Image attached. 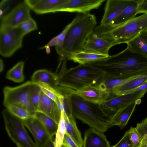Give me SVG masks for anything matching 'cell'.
I'll list each match as a JSON object with an SVG mask.
<instances>
[{"instance_id":"cell-1","label":"cell","mask_w":147,"mask_h":147,"mask_svg":"<svg viewBox=\"0 0 147 147\" xmlns=\"http://www.w3.org/2000/svg\"><path fill=\"white\" fill-rule=\"evenodd\" d=\"M90 64L111 78H126L147 70V58L128 46L120 53Z\"/></svg>"},{"instance_id":"cell-2","label":"cell","mask_w":147,"mask_h":147,"mask_svg":"<svg viewBox=\"0 0 147 147\" xmlns=\"http://www.w3.org/2000/svg\"><path fill=\"white\" fill-rule=\"evenodd\" d=\"M59 86L77 90L84 87L98 84L104 76L99 69L90 64H79L69 69L66 67L67 59L60 57Z\"/></svg>"},{"instance_id":"cell-3","label":"cell","mask_w":147,"mask_h":147,"mask_svg":"<svg viewBox=\"0 0 147 147\" xmlns=\"http://www.w3.org/2000/svg\"><path fill=\"white\" fill-rule=\"evenodd\" d=\"M147 29V13L136 17L125 24L117 26L100 24L93 33L100 38L108 40L113 46L127 44L141 32Z\"/></svg>"},{"instance_id":"cell-4","label":"cell","mask_w":147,"mask_h":147,"mask_svg":"<svg viewBox=\"0 0 147 147\" xmlns=\"http://www.w3.org/2000/svg\"><path fill=\"white\" fill-rule=\"evenodd\" d=\"M96 24L94 15L90 13L82 14L68 31L60 57L68 59L71 55L82 51L86 40L93 32Z\"/></svg>"},{"instance_id":"cell-5","label":"cell","mask_w":147,"mask_h":147,"mask_svg":"<svg viewBox=\"0 0 147 147\" xmlns=\"http://www.w3.org/2000/svg\"><path fill=\"white\" fill-rule=\"evenodd\" d=\"M72 114L90 128L104 133L111 127V117L106 115L99 105L87 101L76 94L71 97Z\"/></svg>"},{"instance_id":"cell-6","label":"cell","mask_w":147,"mask_h":147,"mask_svg":"<svg viewBox=\"0 0 147 147\" xmlns=\"http://www.w3.org/2000/svg\"><path fill=\"white\" fill-rule=\"evenodd\" d=\"M5 129L12 141L21 147H38L29 135L23 120L12 114L6 109L2 112Z\"/></svg>"},{"instance_id":"cell-7","label":"cell","mask_w":147,"mask_h":147,"mask_svg":"<svg viewBox=\"0 0 147 147\" xmlns=\"http://www.w3.org/2000/svg\"><path fill=\"white\" fill-rule=\"evenodd\" d=\"M34 83L28 81L17 86H6L3 89V104L6 108L12 105L21 108L34 115L36 111L29 98L30 90Z\"/></svg>"},{"instance_id":"cell-8","label":"cell","mask_w":147,"mask_h":147,"mask_svg":"<svg viewBox=\"0 0 147 147\" xmlns=\"http://www.w3.org/2000/svg\"><path fill=\"white\" fill-rule=\"evenodd\" d=\"M24 36L18 27H0V55L5 57L12 56L22 47Z\"/></svg>"},{"instance_id":"cell-9","label":"cell","mask_w":147,"mask_h":147,"mask_svg":"<svg viewBox=\"0 0 147 147\" xmlns=\"http://www.w3.org/2000/svg\"><path fill=\"white\" fill-rule=\"evenodd\" d=\"M146 92H135L118 96L111 94L99 106L106 115L111 117L122 108L136 100L141 99Z\"/></svg>"},{"instance_id":"cell-10","label":"cell","mask_w":147,"mask_h":147,"mask_svg":"<svg viewBox=\"0 0 147 147\" xmlns=\"http://www.w3.org/2000/svg\"><path fill=\"white\" fill-rule=\"evenodd\" d=\"M31 17L30 9L24 1L1 18L0 27H16Z\"/></svg>"},{"instance_id":"cell-11","label":"cell","mask_w":147,"mask_h":147,"mask_svg":"<svg viewBox=\"0 0 147 147\" xmlns=\"http://www.w3.org/2000/svg\"><path fill=\"white\" fill-rule=\"evenodd\" d=\"M105 0H67L57 9V12H77L82 14L89 13L97 9Z\"/></svg>"},{"instance_id":"cell-12","label":"cell","mask_w":147,"mask_h":147,"mask_svg":"<svg viewBox=\"0 0 147 147\" xmlns=\"http://www.w3.org/2000/svg\"><path fill=\"white\" fill-rule=\"evenodd\" d=\"M134 0H107L105 6L100 25H107L117 17Z\"/></svg>"},{"instance_id":"cell-13","label":"cell","mask_w":147,"mask_h":147,"mask_svg":"<svg viewBox=\"0 0 147 147\" xmlns=\"http://www.w3.org/2000/svg\"><path fill=\"white\" fill-rule=\"evenodd\" d=\"M76 94L87 101L99 105L107 99L112 93L102 89L96 84L83 87L76 91Z\"/></svg>"},{"instance_id":"cell-14","label":"cell","mask_w":147,"mask_h":147,"mask_svg":"<svg viewBox=\"0 0 147 147\" xmlns=\"http://www.w3.org/2000/svg\"><path fill=\"white\" fill-rule=\"evenodd\" d=\"M23 120L26 127L33 137L38 147H44L52 139L40 122L34 117Z\"/></svg>"},{"instance_id":"cell-15","label":"cell","mask_w":147,"mask_h":147,"mask_svg":"<svg viewBox=\"0 0 147 147\" xmlns=\"http://www.w3.org/2000/svg\"><path fill=\"white\" fill-rule=\"evenodd\" d=\"M113 47L108 40L98 37L92 33L88 37L83 46V51L95 53L109 55V51Z\"/></svg>"},{"instance_id":"cell-16","label":"cell","mask_w":147,"mask_h":147,"mask_svg":"<svg viewBox=\"0 0 147 147\" xmlns=\"http://www.w3.org/2000/svg\"><path fill=\"white\" fill-rule=\"evenodd\" d=\"M141 102V99L137 100L117 111L111 117L110 123L111 127L117 126L121 129H123L127 125L136 105Z\"/></svg>"},{"instance_id":"cell-17","label":"cell","mask_w":147,"mask_h":147,"mask_svg":"<svg viewBox=\"0 0 147 147\" xmlns=\"http://www.w3.org/2000/svg\"><path fill=\"white\" fill-rule=\"evenodd\" d=\"M36 112H39L46 115L59 124L61 111L56 103L42 92Z\"/></svg>"},{"instance_id":"cell-18","label":"cell","mask_w":147,"mask_h":147,"mask_svg":"<svg viewBox=\"0 0 147 147\" xmlns=\"http://www.w3.org/2000/svg\"><path fill=\"white\" fill-rule=\"evenodd\" d=\"M110 143L103 133L91 128L84 132L83 147H110Z\"/></svg>"},{"instance_id":"cell-19","label":"cell","mask_w":147,"mask_h":147,"mask_svg":"<svg viewBox=\"0 0 147 147\" xmlns=\"http://www.w3.org/2000/svg\"><path fill=\"white\" fill-rule=\"evenodd\" d=\"M147 74V70L132 76L126 78H111L105 75L98 84L102 89L111 92L114 89L125 82Z\"/></svg>"},{"instance_id":"cell-20","label":"cell","mask_w":147,"mask_h":147,"mask_svg":"<svg viewBox=\"0 0 147 147\" xmlns=\"http://www.w3.org/2000/svg\"><path fill=\"white\" fill-rule=\"evenodd\" d=\"M31 81L34 84L42 82L54 88L59 86V77L57 74L46 69L36 71L31 77Z\"/></svg>"},{"instance_id":"cell-21","label":"cell","mask_w":147,"mask_h":147,"mask_svg":"<svg viewBox=\"0 0 147 147\" xmlns=\"http://www.w3.org/2000/svg\"><path fill=\"white\" fill-rule=\"evenodd\" d=\"M141 1L134 0L132 4L126 7L109 25L112 26H120L135 17L138 14V10Z\"/></svg>"},{"instance_id":"cell-22","label":"cell","mask_w":147,"mask_h":147,"mask_svg":"<svg viewBox=\"0 0 147 147\" xmlns=\"http://www.w3.org/2000/svg\"><path fill=\"white\" fill-rule=\"evenodd\" d=\"M109 55H105L82 51L71 55L68 60L79 64H85L98 61L108 57Z\"/></svg>"},{"instance_id":"cell-23","label":"cell","mask_w":147,"mask_h":147,"mask_svg":"<svg viewBox=\"0 0 147 147\" xmlns=\"http://www.w3.org/2000/svg\"><path fill=\"white\" fill-rule=\"evenodd\" d=\"M63 113L66 128L65 134L79 147H83V140L77 126L75 118L69 119L64 111Z\"/></svg>"},{"instance_id":"cell-24","label":"cell","mask_w":147,"mask_h":147,"mask_svg":"<svg viewBox=\"0 0 147 147\" xmlns=\"http://www.w3.org/2000/svg\"><path fill=\"white\" fill-rule=\"evenodd\" d=\"M127 45L132 50L147 58V29L141 32Z\"/></svg>"},{"instance_id":"cell-25","label":"cell","mask_w":147,"mask_h":147,"mask_svg":"<svg viewBox=\"0 0 147 147\" xmlns=\"http://www.w3.org/2000/svg\"><path fill=\"white\" fill-rule=\"evenodd\" d=\"M147 81V74L143 76L131 80L123 84L114 89L112 93L118 96L125 94L142 85Z\"/></svg>"},{"instance_id":"cell-26","label":"cell","mask_w":147,"mask_h":147,"mask_svg":"<svg viewBox=\"0 0 147 147\" xmlns=\"http://www.w3.org/2000/svg\"><path fill=\"white\" fill-rule=\"evenodd\" d=\"M67 0H40L32 10L36 14L55 13L57 7Z\"/></svg>"},{"instance_id":"cell-27","label":"cell","mask_w":147,"mask_h":147,"mask_svg":"<svg viewBox=\"0 0 147 147\" xmlns=\"http://www.w3.org/2000/svg\"><path fill=\"white\" fill-rule=\"evenodd\" d=\"M34 117L40 122L51 138L55 135L58 123L48 116L39 112H35Z\"/></svg>"},{"instance_id":"cell-28","label":"cell","mask_w":147,"mask_h":147,"mask_svg":"<svg viewBox=\"0 0 147 147\" xmlns=\"http://www.w3.org/2000/svg\"><path fill=\"white\" fill-rule=\"evenodd\" d=\"M24 62L20 61L13 66L7 72L6 78L16 83H20L24 80L23 74Z\"/></svg>"},{"instance_id":"cell-29","label":"cell","mask_w":147,"mask_h":147,"mask_svg":"<svg viewBox=\"0 0 147 147\" xmlns=\"http://www.w3.org/2000/svg\"><path fill=\"white\" fill-rule=\"evenodd\" d=\"M63 112H61V117L54 141L55 147H61L66 133Z\"/></svg>"},{"instance_id":"cell-30","label":"cell","mask_w":147,"mask_h":147,"mask_svg":"<svg viewBox=\"0 0 147 147\" xmlns=\"http://www.w3.org/2000/svg\"><path fill=\"white\" fill-rule=\"evenodd\" d=\"M81 15V14H77L72 21L66 26L59 34L56 36L58 43L57 45L55 46V49L59 55L62 51L64 41L68 31L71 27L78 20Z\"/></svg>"},{"instance_id":"cell-31","label":"cell","mask_w":147,"mask_h":147,"mask_svg":"<svg viewBox=\"0 0 147 147\" xmlns=\"http://www.w3.org/2000/svg\"><path fill=\"white\" fill-rule=\"evenodd\" d=\"M42 93L40 87L38 84L34 83L30 90L29 98L36 112L37 110Z\"/></svg>"},{"instance_id":"cell-32","label":"cell","mask_w":147,"mask_h":147,"mask_svg":"<svg viewBox=\"0 0 147 147\" xmlns=\"http://www.w3.org/2000/svg\"><path fill=\"white\" fill-rule=\"evenodd\" d=\"M12 114L23 120L34 117V115L23 108L10 105L6 107Z\"/></svg>"},{"instance_id":"cell-33","label":"cell","mask_w":147,"mask_h":147,"mask_svg":"<svg viewBox=\"0 0 147 147\" xmlns=\"http://www.w3.org/2000/svg\"><path fill=\"white\" fill-rule=\"evenodd\" d=\"M18 27L24 36L37 30L38 28L36 22L31 17L22 23Z\"/></svg>"},{"instance_id":"cell-34","label":"cell","mask_w":147,"mask_h":147,"mask_svg":"<svg viewBox=\"0 0 147 147\" xmlns=\"http://www.w3.org/2000/svg\"><path fill=\"white\" fill-rule=\"evenodd\" d=\"M140 136L141 140L147 145V118L137 123L136 127Z\"/></svg>"},{"instance_id":"cell-35","label":"cell","mask_w":147,"mask_h":147,"mask_svg":"<svg viewBox=\"0 0 147 147\" xmlns=\"http://www.w3.org/2000/svg\"><path fill=\"white\" fill-rule=\"evenodd\" d=\"M128 131L130 139L134 146L138 147L139 146L142 140L136 128L131 127Z\"/></svg>"},{"instance_id":"cell-36","label":"cell","mask_w":147,"mask_h":147,"mask_svg":"<svg viewBox=\"0 0 147 147\" xmlns=\"http://www.w3.org/2000/svg\"><path fill=\"white\" fill-rule=\"evenodd\" d=\"M115 147H135L130 139L128 130L125 132L121 139L115 145Z\"/></svg>"},{"instance_id":"cell-37","label":"cell","mask_w":147,"mask_h":147,"mask_svg":"<svg viewBox=\"0 0 147 147\" xmlns=\"http://www.w3.org/2000/svg\"><path fill=\"white\" fill-rule=\"evenodd\" d=\"M62 145L65 147H79L73 140L65 134Z\"/></svg>"},{"instance_id":"cell-38","label":"cell","mask_w":147,"mask_h":147,"mask_svg":"<svg viewBox=\"0 0 147 147\" xmlns=\"http://www.w3.org/2000/svg\"><path fill=\"white\" fill-rule=\"evenodd\" d=\"M147 13V0H142L140 5L138 13Z\"/></svg>"},{"instance_id":"cell-39","label":"cell","mask_w":147,"mask_h":147,"mask_svg":"<svg viewBox=\"0 0 147 147\" xmlns=\"http://www.w3.org/2000/svg\"><path fill=\"white\" fill-rule=\"evenodd\" d=\"M40 87L43 93L55 102H56L58 98L55 94L48 90L43 88Z\"/></svg>"},{"instance_id":"cell-40","label":"cell","mask_w":147,"mask_h":147,"mask_svg":"<svg viewBox=\"0 0 147 147\" xmlns=\"http://www.w3.org/2000/svg\"><path fill=\"white\" fill-rule=\"evenodd\" d=\"M135 92H147V81L138 87L128 92L125 94Z\"/></svg>"},{"instance_id":"cell-41","label":"cell","mask_w":147,"mask_h":147,"mask_svg":"<svg viewBox=\"0 0 147 147\" xmlns=\"http://www.w3.org/2000/svg\"><path fill=\"white\" fill-rule=\"evenodd\" d=\"M40 0H25L24 2L30 9L33 10Z\"/></svg>"},{"instance_id":"cell-42","label":"cell","mask_w":147,"mask_h":147,"mask_svg":"<svg viewBox=\"0 0 147 147\" xmlns=\"http://www.w3.org/2000/svg\"><path fill=\"white\" fill-rule=\"evenodd\" d=\"M58 43V41L56 36L51 39L48 43L45 46L41 47V49L49 48L50 47L56 46Z\"/></svg>"},{"instance_id":"cell-43","label":"cell","mask_w":147,"mask_h":147,"mask_svg":"<svg viewBox=\"0 0 147 147\" xmlns=\"http://www.w3.org/2000/svg\"><path fill=\"white\" fill-rule=\"evenodd\" d=\"M44 147H55L54 141L52 139H50Z\"/></svg>"},{"instance_id":"cell-44","label":"cell","mask_w":147,"mask_h":147,"mask_svg":"<svg viewBox=\"0 0 147 147\" xmlns=\"http://www.w3.org/2000/svg\"><path fill=\"white\" fill-rule=\"evenodd\" d=\"M3 63V60L1 59L0 60V72L3 71L4 68Z\"/></svg>"},{"instance_id":"cell-45","label":"cell","mask_w":147,"mask_h":147,"mask_svg":"<svg viewBox=\"0 0 147 147\" xmlns=\"http://www.w3.org/2000/svg\"><path fill=\"white\" fill-rule=\"evenodd\" d=\"M138 147H147V145L144 141L142 140L140 146Z\"/></svg>"},{"instance_id":"cell-46","label":"cell","mask_w":147,"mask_h":147,"mask_svg":"<svg viewBox=\"0 0 147 147\" xmlns=\"http://www.w3.org/2000/svg\"><path fill=\"white\" fill-rule=\"evenodd\" d=\"M115 145L113 146H110V147H115Z\"/></svg>"},{"instance_id":"cell-47","label":"cell","mask_w":147,"mask_h":147,"mask_svg":"<svg viewBox=\"0 0 147 147\" xmlns=\"http://www.w3.org/2000/svg\"><path fill=\"white\" fill-rule=\"evenodd\" d=\"M17 146V147H21L20 146Z\"/></svg>"},{"instance_id":"cell-48","label":"cell","mask_w":147,"mask_h":147,"mask_svg":"<svg viewBox=\"0 0 147 147\" xmlns=\"http://www.w3.org/2000/svg\"><path fill=\"white\" fill-rule=\"evenodd\" d=\"M61 147H65L62 145Z\"/></svg>"}]
</instances>
